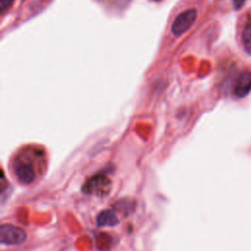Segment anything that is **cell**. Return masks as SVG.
<instances>
[{
	"label": "cell",
	"mask_w": 251,
	"mask_h": 251,
	"mask_svg": "<svg viewBox=\"0 0 251 251\" xmlns=\"http://www.w3.org/2000/svg\"><path fill=\"white\" fill-rule=\"evenodd\" d=\"M14 0H0V9L3 12L6 8H8Z\"/></svg>",
	"instance_id": "8"
},
{
	"label": "cell",
	"mask_w": 251,
	"mask_h": 251,
	"mask_svg": "<svg viewBox=\"0 0 251 251\" xmlns=\"http://www.w3.org/2000/svg\"><path fill=\"white\" fill-rule=\"evenodd\" d=\"M197 18V11L195 9H189L180 13L174 21L172 25V32L176 36L182 35L187 31L194 24Z\"/></svg>",
	"instance_id": "4"
},
{
	"label": "cell",
	"mask_w": 251,
	"mask_h": 251,
	"mask_svg": "<svg viewBox=\"0 0 251 251\" xmlns=\"http://www.w3.org/2000/svg\"><path fill=\"white\" fill-rule=\"evenodd\" d=\"M118 223V217L111 210H103L97 216V225L99 226H114Z\"/></svg>",
	"instance_id": "6"
},
{
	"label": "cell",
	"mask_w": 251,
	"mask_h": 251,
	"mask_svg": "<svg viewBox=\"0 0 251 251\" xmlns=\"http://www.w3.org/2000/svg\"><path fill=\"white\" fill-rule=\"evenodd\" d=\"M26 240L25 231L10 224L1 226L0 228V241L4 245H18L22 244Z\"/></svg>",
	"instance_id": "2"
},
{
	"label": "cell",
	"mask_w": 251,
	"mask_h": 251,
	"mask_svg": "<svg viewBox=\"0 0 251 251\" xmlns=\"http://www.w3.org/2000/svg\"><path fill=\"white\" fill-rule=\"evenodd\" d=\"M246 0H232V2H233V6H234V8L235 9H239V8H241L242 6H243V4H244V2H245Z\"/></svg>",
	"instance_id": "9"
},
{
	"label": "cell",
	"mask_w": 251,
	"mask_h": 251,
	"mask_svg": "<svg viewBox=\"0 0 251 251\" xmlns=\"http://www.w3.org/2000/svg\"><path fill=\"white\" fill-rule=\"evenodd\" d=\"M242 43L245 50L251 54V24L246 25L242 30Z\"/></svg>",
	"instance_id": "7"
},
{
	"label": "cell",
	"mask_w": 251,
	"mask_h": 251,
	"mask_svg": "<svg viewBox=\"0 0 251 251\" xmlns=\"http://www.w3.org/2000/svg\"><path fill=\"white\" fill-rule=\"evenodd\" d=\"M14 174L18 181L25 185L31 184L37 177L36 167L24 156L18 157L15 160Z\"/></svg>",
	"instance_id": "1"
},
{
	"label": "cell",
	"mask_w": 251,
	"mask_h": 251,
	"mask_svg": "<svg viewBox=\"0 0 251 251\" xmlns=\"http://www.w3.org/2000/svg\"><path fill=\"white\" fill-rule=\"evenodd\" d=\"M251 91V72H242L234 85V94L238 98H243Z\"/></svg>",
	"instance_id": "5"
},
{
	"label": "cell",
	"mask_w": 251,
	"mask_h": 251,
	"mask_svg": "<svg viewBox=\"0 0 251 251\" xmlns=\"http://www.w3.org/2000/svg\"><path fill=\"white\" fill-rule=\"evenodd\" d=\"M111 190L110 179L102 175L95 176L89 178L83 185V191L88 194H94L97 196H105Z\"/></svg>",
	"instance_id": "3"
}]
</instances>
